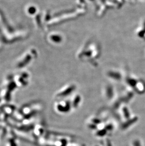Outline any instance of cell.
I'll return each instance as SVG.
<instances>
[{"mask_svg": "<svg viewBox=\"0 0 145 146\" xmlns=\"http://www.w3.org/2000/svg\"><path fill=\"white\" fill-rule=\"evenodd\" d=\"M31 57L30 55L27 56L26 57V58L25 59V60H24V61H22V62L19 64V66L20 67H23V66H25L26 64H27V63L28 62H29V61H30V60L31 59Z\"/></svg>", "mask_w": 145, "mask_h": 146, "instance_id": "obj_1", "label": "cell"}, {"mask_svg": "<svg viewBox=\"0 0 145 146\" xmlns=\"http://www.w3.org/2000/svg\"><path fill=\"white\" fill-rule=\"evenodd\" d=\"M29 12L31 14H33L35 12V9L33 7L30 8L29 9Z\"/></svg>", "mask_w": 145, "mask_h": 146, "instance_id": "obj_2", "label": "cell"}, {"mask_svg": "<svg viewBox=\"0 0 145 146\" xmlns=\"http://www.w3.org/2000/svg\"><path fill=\"white\" fill-rule=\"evenodd\" d=\"M134 146H141L140 144L139 141H136L134 142Z\"/></svg>", "mask_w": 145, "mask_h": 146, "instance_id": "obj_3", "label": "cell"}]
</instances>
